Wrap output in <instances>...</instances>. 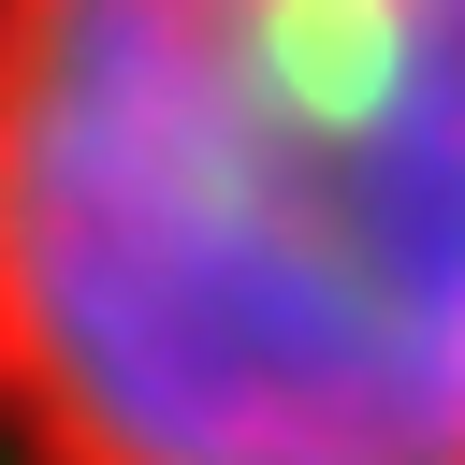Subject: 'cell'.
I'll return each instance as SVG.
<instances>
[{"label": "cell", "mask_w": 465, "mask_h": 465, "mask_svg": "<svg viewBox=\"0 0 465 465\" xmlns=\"http://www.w3.org/2000/svg\"><path fill=\"white\" fill-rule=\"evenodd\" d=\"M0 465H465V0H0Z\"/></svg>", "instance_id": "obj_1"}]
</instances>
